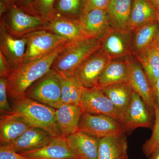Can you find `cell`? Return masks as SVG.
<instances>
[{"mask_svg":"<svg viewBox=\"0 0 159 159\" xmlns=\"http://www.w3.org/2000/svg\"><path fill=\"white\" fill-rule=\"evenodd\" d=\"M68 43L47 56L23 63L17 69L11 71L7 78L8 96L13 100L25 96L26 91L34 83L51 70L54 61L66 48Z\"/></svg>","mask_w":159,"mask_h":159,"instance_id":"obj_1","label":"cell"},{"mask_svg":"<svg viewBox=\"0 0 159 159\" xmlns=\"http://www.w3.org/2000/svg\"><path fill=\"white\" fill-rule=\"evenodd\" d=\"M12 114L30 127L45 130L54 138L61 136L56 122L55 109L25 96L13 99Z\"/></svg>","mask_w":159,"mask_h":159,"instance_id":"obj_2","label":"cell"},{"mask_svg":"<svg viewBox=\"0 0 159 159\" xmlns=\"http://www.w3.org/2000/svg\"><path fill=\"white\" fill-rule=\"evenodd\" d=\"M100 48L99 39L88 38L68 42L56 59L51 69L61 76L73 77L84 62Z\"/></svg>","mask_w":159,"mask_h":159,"instance_id":"obj_3","label":"cell"},{"mask_svg":"<svg viewBox=\"0 0 159 159\" xmlns=\"http://www.w3.org/2000/svg\"><path fill=\"white\" fill-rule=\"evenodd\" d=\"M25 96L55 109L59 108L63 104L60 75L51 69L27 90Z\"/></svg>","mask_w":159,"mask_h":159,"instance_id":"obj_4","label":"cell"},{"mask_svg":"<svg viewBox=\"0 0 159 159\" xmlns=\"http://www.w3.org/2000/svg\"><path fill=\"white\" fill-rule=\"evenodd\" d=\"M8 11L1 22L15 37H22L33 31L46 29V20L39 16L29 13L16 4L10 6Z\"/></svg>","mask_w":159,"mask_h":159,"instance_id":"obj_5","label":"cell"},{"mask_svg":"<svg viewBox=\"0 0 159 159\" xmlns=\"http://www.w3.org/2000/svg\"><path fill=\"white\" fill-rule=\"evenodd\" d=\"M23 37L26 42L23 63L45 57L69 42L66 39L46 29L33 31Z\"/></svg>","mask_w":159,"mask_h":159,"instance_id":"obj_6","label":"cell"},{"mask_svg":"<svg viewBox=\"0 0 159 159\" xmlns=\"http://www.w3.org/2000/svg\"><path fill=\"white\" fill-rule=\"evenodd\" d=\"M79 131L97 139L125 135L127 131L121 122L109 116L83 112Z\"/></svg>","mask_w":159,"mask_h":159,"instance_id":"obj_7","label":"cell"},{"mask_svg":"<svg viewBox=\"0 0 159 159\" xmlns=\"http://www.w3.org/2000/svg\"><path fill=\"white\" fill-rule=\"evenodd\" d=\"M133 31L111 27L99 39L100 49L111 59L123 58L132 55Z\"/></svg>","mask_w":159,"mask_h":159,"instance_id":"obj_8","label":"cell"},{"mask_svg":"<svg viewBox=\"0 0 159 159\" xmlns=\"http://www.w3.org/2000/svg\"><path fill=\"white\" fill-rule=\"evenodd\" d=\"M80 106L84 112L93 115H106L121 123V113L98 86L91 88H84Z\"/></svg>","mask_w":159,"mask_h":159,"instance_id":"obj_9","label":"cell"},{"mask_svg":"<svg viewBox=\"0 0 159 159\" xmlns=\"http://www.w3.org/2000/svg\"><path fill=\"white\" fill-rule=\"evenodd\" d=\"M111 60L108 55L99 48L81 65L74 77L85 88L97 86L103 71Z\"/></svg>","mask_w":159,"mask_h":159,"instance_id":"obj_10","label":"cell"},{"mask_svg":"<svg viewBox=\"0 0 159 159\" xmlns=\"http://www.w3.org/2000/svg\"><path fill=\"white\" fill-rule=\"evenodd\" d=\"M152 115L142 97L133 91L128 107L122 114L121 123L127 131L153 127Z\"/></svg>","mask_w":159,"mask_h":159,"instance_id":"obj_11","label":"cell"},{"mask_svg":"<svg viewBox=\"0 0 159 159\" xmlns=\"http://www.w3.org/2000/svg\"><path fill=\"white\" fill-rule=\"evenodd\" d=\"M46 30L66 39L69 42L88 38L79 19L53 12L47 20Z\"/></svg>","mask_w":159,"mask_h":159,"instance_id":"obj_12","label":"cell"},{"mask_svg":"<svg viewBox=\"0 0 159 159\" xmlns=\"http://www.w3.org/2000/svg\"><path fill=\"white\" fill-rule=\"evenodd\" d=\"M133 55L127 57L128 63V82L133 91L142 97L152 113L154 115L156 103L152 89L147 76L139 61Z\"/></svg>","mask_w":159,"mask_h":159,"instance_id":"obj_13","label":"cell"},{"mask_svg":"<svg viewBox=\"0 0 159 159\" xmlns=\"http://www.w3.org/2000/svg\"><path fill=\"white\" fill-rule=\"evenodd\" d=\"M26 48L25 38L13 36L7 31L4 24L1 22L0 52L9 62L12 71L22 64Z\"/></svg>","mask_w":159,"mask_h":159,"instance_id":"obj_14","label":"cell"},{"mask_svg":"<svg viewBox=\"0 0 159 159\" xmlns=\"http://www.w3.org/2000/svg\"><path fill=\"white\" fill-rule=\"evenodd\" d=\"M31 159H79L69 148L66 137H55L41 148L20 152Z\"/></svg>","mask_w":159,"mask_h":159,"instance_id":"obj_15","label":"cell"},{"mask_svg":"<svg viewBox=\"0 0 159 159\" xmlns=\"http://www.w3.org/2000/svg\"><path fill=\"white\" fill-rule=\"evenodd\" d=\"M79 19L89 38L100 39L111 26L107 10L93 9L83 13Z\"/></svg>","mask_w":159,"mask_h":159,"instance_id":"obj_16","label":"cell"},{"mask_svg":"<svg viewBox=\"0 0 159 159\" xmlns=\"http://www.w3.org/2000/svg\"><path fill=\"white\" fill-rule=\"evenodd\" d=\"M66 139L69 148L79 159H98L99 139L78 131Z\"/></svg>","mask_w":159,"mask_h":159,"instance_id":"obj_17","label":"cell"},{"mask_svg":"<svg viewBox=\"0 0 159 159\" xmlns=\"http://www.w3.org/2000/svg\"><path fill=\"white\" fill-rule=\"evenodd\" d=\"M159 32L157 20L133 31L132 55L138 57L156 46Z\"/></svg>","mask_w":159,"mask_h":159,"instance_id":"obj_18","label":"cell"},{"mask_svg":"<svg viewBox=\"0 0 159 159\" xmlns=\"http://www.w3.org/2000/svg\"><path fill=\"white\" fill-rule=\"evenodd\" d=\"M80 106L63 104L55 109L56 122L63 136L67 137L79 131L83 113Z\"/></svg>","mask_w":159,"mask_h":159,"instance_id":"obj_19","label":"cell"},{"mask_svg":"<svg viewBox=\"0 0 159 159\" xmlns=\"http://www.w3.org/2000/svg\"><path fill=\"white\" fill-rule=\"evenodd\" d=\"M53 138L42 129L30 127L10 145L13 150L20 153L41 148L48 144Z\"/></svg>","mask_w":159,"mask_h":159,"instance_id":"obj_20","label":"cell"},{"mask_svg":"<svg viewBox=\"0 0 159 159\" xmlns=\"http://www.w3.org/2000/svg\"><path fill=\"white\" fill-rule=\"evenodd\" d=\"M30 127L27 123L13 114H1V145H10Z\"/></svg>","mask_w":159,"mask_h":159,"instance_id":"obj_21","label":"cell"},{"mask_svg":"<svg viewBox=\"0 0 159 159\" xmlns=\"http://www.w3.org/2000/svg\"><path fill=\"white\" fill-rule=\"evenodd\" d=\"M159 11L150 0H134L129 21V29L137 28L157 20Z\"/></svg>","mask_w":159,"mask_h":159,"instance_id":"obj_22","label":"cell"},{"mask_svg":"<svg viewBox=\"0 0 159 159\" xmlns=\"http://www.w3.org/2000/svg\"><path fill=\"white\" fill-rule=\"evenodd\" d=\"M125 135L99 139L98 159H121L127 155Z\"/></svg>","mask_w":159,"mask_h":159,"instance_id":"obj_23","label":"cell"},{"mask_svg":"<svg viewBox=\"0 0 159 159\" xmlns=\"http://www.w3.org/2000/svg\"><path fill=\"white\" fill-rule=\"evenodd\" d=\"M134 0H111L107 11L111 27L127 30L129 29V21Z\"/></svg>","mask_w":159,"mask_h":159,"instance_id":"obj_24","label":"cell"},{"mask_svg":"<svg viewBox=\"0 0 159 159\" xmlns=\"http://www.w3.org/2000/svg\"><path fill=\"white\" fill-rule=\"evenodd\" d=\"M127 57L111 60L103 71L97 86L102 88L116 84L127 82L128 74Z\"/></svg>","mask_w":159,"mask_h":159,"instance_id":"obj_25","label":"cell"},{"mask_svg":"<svg viewBox=\"0 0 159 159\" xmlns=\"http://www.w3.org/2000/svg\"><path fill=\"white\" fill-rule=\"evenodd\" d=\"M101 89L122 115L128 107L133 92L128 81L107 86Z\"/></svg>","mask_w":159,"mask_h":159,"instance_id":"obj_26","label":"cell"},{"mask_svg":"<svg viewBox=\"0 0 159 159\" xmlns=\"http://www.w3.org/2000/svg\"><path fill=\"white\" fill-rule=\"evenodd\" d=\"M136 57L147 76L152 89L159 77V47L155 46Z\"/></svg>","mask_w":159,"mask_h":159,"instance_id":"obj_27","label":"cell"},{"mask_svg":"<svg viewBox=\"0 0 159 159\" xmlns=\"http://www.w3.org/2000/svg\"><path fill=\"white\" fill-rule=\"evenodd\" d=\"M60 77L63 104L80 106L84 88L74 77Z\"/></svg>","mask_w":159,"mask_h":159,"instance_id":"obj_28","label":"cell"},{"mask_svg":"<svg viewBox=\"0 0 159 159\" xmlns=\"http://www.w3.org/2000/svg\"><path fill=\"white\" fill-rule=\"evenodd\" d=\"M85 0H55L53 12L78 19L83 13Z\"/></svg>","mask_w":159,"mask_h":159,"instance_id":"obj_29","label":"cell"},{"mask_svg":"<svg viewBox=\"0 0 159 159\" xmlns=\"http://www.w3.org/2000/svg\"><path fill=\"white\" fill-rule=\"evenodd\" d=\"M154 116L155 120L152 133L142 147L143 153L147 157H150L159 148V107L156 104L155 106Z\"/></svg>","mask_w":159,"mask_h":159,"instance_id":"obj_30","label":"cell"},{"mask_svg":"<svg viewBox=\"0 0 159 159\" xmlns=\"http://www.w3.org/2000/svg\"><path fill=\"white\" fill-rule=\"evenodd\" d=\"M55 0H31L28 12L41 16L47 20L53 12Z\"/></svg>","mask_w":159,"mask_h":159,"instance_id":"obj_31","label":"cell"},{"mask_svg":"<svg viewBox=\"0 0 159 159\" xmlns=\"http://www.w3.org/2000/svg\"><path fill=\"white\" fill-rule=\"evenodd\" d=\"M8 79L5 77L0 78V111L1 114H11V107L9 105L7 93Z\"/></svg>","mask_w":159,"mask_h":159,"instance_id":"obj_32","label":"cell"},{"mask_svg":"<svg viewBox=\"0 0 159 159\" xmlns=\"http://www.w3.org/2000/svg\"><path fill=\"white\" fill-rule=\"evenodd\" d=\"M0 159H31L22 155L11 148L10 145H1Z\"/></svg>","mask_w":159,"mask_h":159,"instance_id":"obj_33","label":"cell"},{"mask_svg":"<svg viewBox=\"0 0 159 159\" xmlns=\"http://www.w3.org/2000/svg\"><path fill=\"white\" fill-rule=\"evenodd\" d=\"M110 1L111 0H85L83 13L93 9L107 10Z\"/></svg>","mask_w":159,"mask_h":159,"instance_id":"obj_34","label":"cell"},{"mask_svg":"<svg viewBox=\"0 0 159 159\" xmlns=\"http://www.w3.org/2000/svg\"><path fill=\"white\" fill-rule=\"evenodd\" d=\"M12 71L11 66L5 56L0 52V77L8 78Z\"/></svg>","mask_w":159,"mask_h":159,"instance_id":"obj_35","label":"cell"},{"mask_svg":"<svg viewBox=\"0 0 159 159\" xmlns=\"http://www.w3.org/2000/svg\"><path fill=\"white\" fill-rule=\"evenodd\" d=\"M152 93L156 104L159 107V77L152 89Z\"/></svg>","mask_w":159,"mask_h":159,"instance_id":"obj_36","label":"cell"},{"mask_svg":"<svg viewBox=\"0 0 159 159\" xmlns=\"http://www.w3.org/2000/svg\"><path fill=\"white\" fill-rule=\"evenodd\" d=\"M18 2H20V6L19 7L22 8L26 11H28L31 4V0H19Z\"/></svg>","mask_w":159,"mask_h":159,"instance_id":"obj_37","label":"cell"},{"mask_svg":"<svg viewBox=\"0 0 159 159\" xmlns=\"http://www.w3.org/2000/svg\"><path fill=\"white\" fill-rule=\"evenodd\" d=\"M9 6L6 3L1 1L0 2V15L1 16H2L3 14L5 13L6 11H8Z\"/></svg>","mask_w":159,"mask_h":159,"instance_id":"obj_38","label":"cell"},{"mask_svg":"<svg viewBox=\"0 0 159 159\" xmlns=\"http://www.w3.org/2000/svg\"><path fill=\"white\" fill-rule=\"evenodd\" d=\"M1 1L6 3L9 7H10L11 5L16 4L15 3L19 0H1Z\"/></svg>","mask_w":159,"mask_h":159,"instance_id":"obj_39","label":"cell"},{"mask_svg":"<svg viewBox=\"0 0 159 159\" xmlns=\"http://www.w3.org/2000/svg\"><path fill=\"white\" fill-rule=\"evenodd\" d=\"M150 158V159H159V148L152 155Z\"/></svg>","mask_w":159,"mask_h":159,"instance_id":"obj_40","label":"cell"},{"mask_svg":"<svg viewBox=\"0 0 159 159\" xmlns=\"http://www.w3.org/2000/svg\"><path fill=\"white\" fill-rule=\"evenodd\" d=\"M150 1L159 11V0H150Z\"/></svg>","mask_w":159,"mask_h":159,"instance_id":"obj_41","label":"cell"},{"mask_svg":"<svg viewBox=\"0 0 159 159\" xmlns=\"http://www.w3.org/2000/svg\"><path fill=\"white\" fill-rule=\"evenodd\" d=\"M157 21H158V22L159 25V13H158V15ZM156 46H158V47H159V32L158 36L157 39V40Z\"/></svg>","mask_w":159,"mask_h":159,"instance_id":"obj_42","label":"cell"},{"mask_svg":"<svg viewBox=\"0 0 159 159\" xmlns=\"http://www.w3.org/2000/svg\"><path fill=\"white\" fill-rule=\"evenodd\" d=\"M121 159H129L128 155H127V154L125 156L122 157Z\"/></svg>","mask_w":159,"mask_h":159,"instance_id":"obj_43","label":"cell"}]
</instances>
